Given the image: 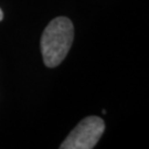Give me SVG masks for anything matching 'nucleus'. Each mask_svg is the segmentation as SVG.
Wrapping results in <instances>:
<instances>
[{
    "label": "nucleus",
    "instance_id": "1",
    "mask_svg": "<svg viewBox=\"0 0 149 149\" xmlns=\"http://www.w3.org/2000/svg\"><path fill=\"white\" fill-rule=\"evenodd\" d=\"M74 40L73 23L66 17H58L45 27L40 47L43 62L48 68L58 66L69 53Z\"/></svg>",
    "mask_w": 149,
    "mask_h": 149
},
{
    "label": "nucleus",
    "instance_id": "2",
    "mask_svg": "<svg viewBox=\"0 0 149 149\" xmlns=\"http://www.w3.org/2000/svg\"><path fill=\"white\" fill-rule=\"evenodd\" d=\"M105 130V123L98 116L83 118L61 144V149H93Z\"/></svg>",
    "mask_w": 149,
    "mask_h": 149
},
{
    "label": "nucleus",
    "instance_id": "3",
    "mask_svg": "<svg viewBox=\"0 0 149 149\" xmlns=\"http://www.w3.org/2000/svg\"><path fill=\"white\" fill-rule=\"evenodd\" d=\"M3 19V12H2V10L0 9V21Z\"/></svg>",
    "mask_w": 149,
    "mask_h": 149
}]
</instances>
